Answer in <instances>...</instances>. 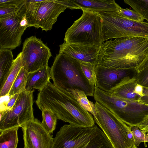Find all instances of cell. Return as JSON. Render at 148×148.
<instances>
[{
    "label": "cell",
    "instance_id": "cell-1",
    "mask_svg": "<svg viewBox=\"0 0 148 148\" xmlns=\"http://www.w3.org/2000/svg\"><path fill=\"white\" fill-rule=\"evenodd\" d=\"M36 103L41 111L49 110L57 119L74 126L86 127L95 125L92 115L81 106L71 93L50 81L39 91Z\"/></svg>",
    "mask_w": 148,
    "mask_h": 148
},
{
    "label": "cell",
    "instance_id": "cell-2",
    "mask_svg": "<svg viewBox=\"0 0 148 148\" xmlns=\"http://www.w3.org/2000/svg\"><path fill=\"white\" fill-rule=\"evenodd\" d=\"M148 55V37L116 38L103 43L98 64L108 68L136 70Z\"/></svg>",
    "mask_w": 148,
    "mask_h": 148
},
{
    "label": "cell",
    "instance_id": "cell-3",
    "mask_svg": "<svg viewBox=\"0 0 148 148\" xmlns=\"http://www.w3.org/2000/svg\"><path fill=\"white\" fill-rule=\"evenodd\" d=\"M51 68V78L57 87L68 92L82 91L86 96H93L95 86L85 75L79 61L59 53Z\"/></svg>",
    "mask_w": 148,
    "mask_h": 148
},
{
    "label": "cell",
    "instance_id": "cell-4",
    "mask_svg": "<svg viewBox=\"0 0 148 148\" xmlns=\"http://www.w3.org/2000/svg\"><path fill=\"white\" fill-rule=\"evenodd\" d=\"M52 148H114L103 131L97 126L76 127L64 125L54 138Z\"/></svg>",
    "mask_w": 148,
    "mask_h": 148
},
{
    "label": "cell",
    "instance_id": "cell-5",
    "mask_svg": "<svg viewBox=\"0 0 148 148\" xmlns=\"http://www.w3.org/2000/svg\"><path fill=\"white\" fill-rule=\"evenodd\" d=\"M82 10L81 17L67 29L64 42L101 47L105 41L101 15L96 12Z\"/></svg>",
    "mask_w": 148,
    "mask_h": 148
},
{
    "label": "cell",
    "instance_id": "cell-6",
    "mask_svg": "<svg viewBox=\"0 0 148 148\" xmlns=\"http://www.w3.org/2000/svg\"><path fill=\"white\" fill-rule=\"evenodd\" d=\"M94 99L130 127L137 126L148 114V105L118 97L95 86Z\"/></svg>",
    "mask_w": 148,
    "mask_h": 148
},
{
    "label": "cell",
    "instance_id": "cell-7",
    "mask_svg": "<svg viewBox=\"0 0 148 148\" xmlns=\"http://www.w3.org/2000/svg\"><path fill=\"white\" fill-rule=\"evenodd\" d=\"M95 122L108 138L114 148H130L134 144L131 127L98 102L94 103Z\"/></svg>",
    "mask_w": 148,
    "mask_h": 148
},
{
    "label": "cell",
    "instance_id": "cell-8",
    "mask_svg": "<svg viewBox=\"0 0 148 148\" xmlns=\"http://www.w3.org/2000/svg\"><path fill=\"white\" fill-rule=\"evenodd\" d=\"M102 20L104 41L121 38H148V23L138 22L126 18L117 12H98Z\"/></svg>",
    "mask_w": 148,
    "mask_h": 148
},
{
    "label": "cell",
    "instance_id": "cell-9",
    "mask_svg": "<svg viewBox=\"0 0 148 148\" xmlns=\"http://www.w3.org/2000/svg\"><path fill=\"white\" fill-rule=\"evenodd\" d=\"M34 91L25 90L20 93L11 110L0 111V132L14 127H20L34 118L33 109Z\"/></svg>",
    "mask_w": 148,
    "mask_h": 148
},
{
    "label": "cell",
    "instance_id": "cell-10",
    "mask_svg": "<svg viewBox=\"0 0 148 148\" xmlns=\"http://www.w3.org/2000/svg\"><path fill=\"white\" fill-rule=\"evenodd\" d=\"M22 66L29 73L48 65L51 53L49 49L40 39L31 36L23 43Z\"/></svg>",
    "mask_w": 148,
    "mask_h": 148
},
{
    "label": "cell",
    "instance_id": "cell-11",
    "mask_svg": "<svg viewBox=\"0 0 148 148\" xmlns=\"http://www.w3.org/2000/svg\"><path fill=\"white\" fill-rule=\"evenodd\" d=\"M22 16L18 12L0 18V49L12 50L19 46L27 27L20 24Z\"/></svg>",
    "mask_w": 148,
    "mask_h": 148
},
{
    "label": "cell",
    "instance_id": "cell-12",
    "mask_svg": "<svg viewBox=\"0 0 148 148\" xmlns=\"http://www.w3.org/2000/svg\"><path fill=\"white\" fill-rule=\"evenodd\" d=\"M66 8L73 9L71 0H42L36 18V27L51 30L59 15Z\"/></svg>",
    "mask_w": 148,
    "mask_h": 148
},
{
    "label": "cell",
    "instance_id": "cell-13",
    "mask_svg": "<svg viewBox=\"0 0 148 148\" xmlns=\"http://www.w3.org/2000/svg\"><path fill=\"white\" fill-rule=\"evenodd\" d=\"M23 133L24 148H52L54 138L34 118L20 126Z\"/></svg>",
    "mask_w": 148,
    "mask_h": 148
},
{
    "label": "cell",
    "instance_id": "cell-14",
    "mask_svg": "<svg viewBox=\"0 0 148 148\" xmlns=\"http://www.w3.org/2000/svg\"><path fill=\"white\" fill-rule=\"evenodd\" d=\"M135 69L108 68L97 64L95 67V86L109 92L125 77Z\"/></svg>",
    "mask_w": 148,
    "mask_h": 148
},
{
    "label": "cell",
    "instance_id": "cell-15",
    "mask_svg": "<svg viewBox=\"0 0 148 148\" xmlns=\"http://www.w3.org/2000/svg\"><path fill=\"white\" fill-rule=\"evenodd\" d=\"M59 52L75 59L80 62H87L95 66L99 60L101 47L69 44L64 42L60 45Z\"/></svg>",
    "mask_w": 148,
    "mask_h": 148
},
{
    "label": "cell",
    "instance_id": "cell-16",
    "mask_svg": "<svg viewBox=\"0 0 148 148\" xmlns=\"http://www.w3.org/2000/svg\"><path fill=\"white\" fill-rule=\"evenodd\" d=\"M137 84L136 75L127 76L108 92L119 98L139 101L140 97L134 92Z\"/></svg>",
    "mask_w": 148,
    "mask_h": 148
},
{
    "label": "cell",
    "instance_id": "cell-17",
    "mask_svg": "<svg viewBox=\"0 0 148 148\" xmlns=\"http://www.w3.org/2000/svg\"><path fill=\"white\" fill-rule=\"evenodd\" d=\"M77 9L97 12H117L121 7L114 0H72Z\"/></svg>",
    "mask_w": 148,
    "mask_h": 148
},
{
    "label": "cell",
    "instance_id": "cell-18",
    "mask_svg": "<svg viewBox=\"0 0 148 148\" xmlns=\"http://www.w3.org/2000/svg\"><path fill=\"white\" fill-rule=\"evenodd\" d=\"M51 68L48 65L33 72L29 73L25 86L27 91L42 90L50 81Z\"/></svg>",
    "mask_w": 148,
    "mask_h": 148
},
{
    "label": "cell",
    "instance_id": "cell-19",
    "mask_svg": "<svg viewBox=\"0 0 148 148\" xmlns=\"http://www.w3.org/2000/svg\"><path fill=\"white\" fill-rule=\"evenodd\" d=\"M14 61L11 50L0 49V89L10 72Z\"/></svg>",
    "mask_w": 148,
    "mask_h": 148
},
{
    "label": "cell",
    "instance_id": "cell-20",
    "mask_svg": "<svg viewBox=\"0 0 148 148\" xmlns=\"http://www.w3.org/2000/svg\"><path fill=\"white\" fill-rule=\"evenodd\" d=\"M23 67L21 52L14 60V63L7 79L2 87L0 89V97L8 96L11 88Z\"/></svg>",
    "mask_w": 148,
    "mask_h": 148
},
{
    "label": "cell",
    "instance_id": "cell-21",
    "mask_svg": "<svg viewBox=\"0 0 148 148\" xmlns=\"http://www.w3.org/2000/svg\"><path fill=\"white\" fill-rule=\"evenodd\" d=\"M19 127H14L0 132V148H17Z\"/></svg>",
    "mask_w": 148,
    "mask_h": 148
},
{
    "label": "cell",
    "instance_id": "cell-22",
    "mask_svg": "<svg viewBox=\"0 0 148 148\" xmlns=\"http://www.w3.org/2000/svg\"><path fill=\"white\" fill-rule=\"evenodd\" d=\"M42 1L25 0V15L29 27H36V16Z\"/></svg>",
    "mask_w": 148,
    "mask_h": 148
},
{
    "label": "cell",
    "instance_id": "cell-23",
    "mask_svg": "<svg viewBox=\"0 0 148 148\" xmlns=\"http://www.w3.org/2000/svg\"><path fill=\"white\" fill-rule=\"evenodd\" d=\"M29 73L22 67L11 88L8 96L19 93L26 90L25 86Z\"/></svg>",
    "mask_w": 148,
    "mask_h": 148
},
{
    "label": "cell",
    "instance_id": "cell-24",
    "mask_svg": "<svg viewBox=\"0 0 148 148\" xmlns=\"http://www.w3.org/2000/svg\"><path fill=\"white\" fill-rule=\"evenodd\" d=\"M69 92L73 95L83 108L93 116L95 114V110L94 103L88 99L84 91L78 90H71Z\"/></svg>",
    "mask_w": 148,
    "mask_h": 148
},
{
    "label": "cell",
    "instance_id": "cell-25",
    "mask_svg": "<svg viewBox=\"0 0 148 148\" xmlns=\"http://www.w3.org/2000/svg\"><path fill=\"white\" fill-rule=\"evenodd\" d=\"M42 112V120L41 124L48 133L51 134L56 128L57 118L55 114L49 110H44Z\"/></svg>",
    "mask_w": 148,
    "mask_h": 148
},
{
    "label": "cell",
    "instance_id": "cell-26",
    "mask_svg": "<svg viewBox=\"0 0 148 148\" xmlns=\"http://www.w3.org/2000/svg\"><path fill=\"white\" fill-rule=\"evenodd\" d=\"M124 2L140 14L148 23V0H124Z\"/></svg>",
    "mask_w": 148,
    "mask_h": 148
},
{
    "label": "cell",
    "instance_id": "cell-27",
    "mask_svg": "<svg viewBox=\"0 0 148 148\" xmlns=\"http://www.w3.org/2000/svg\"><path fill=\"white\" fill-rule=\"evenodd\" d=\"M81 69L85 75L90 84L95 86V66L88 63L80 62Z\"/></svg>",
    "mask_w": 148,
    "mask_h": 148
},
{
    "label": "cell",
    "instance_id": "cell-28",
    "mask_svg": "<svg viewBox=\"0 0 148 148\" xmlns=\"http://www.w3.org/2000/svg\"><path fill=\"white\" fill-rule=\"evenodd\" d=\"M134 144L137 147L140 144L144 142L148 143V135L146 133L140 130L137 127H131Z\"/></svg>",
    "mask_w": 148,
    "mask_h": 148
},
{
    "label": "cell",
    "instance_id": "cell-29",
    "mask_svg": "<svg viewBox=\"0 0 148 148\" xmlns=\"http://www.w3.org/2000/svg\"><path fill=\"white\" fill-rule=\"evenodd\" d=\"M121 16L128 19L138 22H143L144 18L139 13L132 10L121 8L117 11Z\"/></svg>",
    "mask_w": 148,
    "mask_h": 148
},
{
    "label": "cell",
    "instance_id": "cell-30",
    "mask_svg": "<svg viewBox=\"0 0 148 148\" xmlns=\"http://www.w3.org/2000/svg\"><path fill=\"white\" fill-rule=\"evenodd\" d=\"M137 84L148 88V66L136 75Z\"/></svg>",
    "mask_w": 148,
    "mask_h": 148
},
{
    "label": "cell",
    "instance_id": "cell-31",
    "mask_svg": "<svg viewBox=\"0 0 148 148\" xmlns=\"http://www.w3.org/2000/svg\"><path fill=\"white\" fill-rule=\"evenodd\" d=\"M25 1V0H0V8H20L24 3Z\"/></svg>",
    "mask_w": 148,
    "mask_h": 148
},
{
    "label": "cell",
    "instance_id": "cell-32",
    "mask_svg": "<svg viewBox=\"0 0 148 148\" xmlns=\"http://www.w3.org/2000/svg\"><path fill=\"white\" fill-rule=\"evenodd\" d=\"M21 7L19 8L9 7H0V18H4L9 15L17 13Z\"/></svg>",
    "mask_w": 148,
    "mask_h": 148
},
{
    "label": "cell",
    "instance_id": "cell-33",
    "mask_svg": "<svg viewBox=\"0 0 148 148\" xmlns=\"http://www.w3.org/2000/svg\"><path fill=\"white\" fill-rule=\"evenodd\" d=\"M20 93L9 96V99L3 104V108L0 111H7L11 110L15 105Z\"/></svg>",
    "mask_w": 148,
    "mask_h": 148
},
{
    "label": "cell",
    "instance_id": "cell-34",
    "mask_svg": "<svg viewBox=\"0 0 148 148\" xmlns=\"http://www.w3.org/2000/svg\"><path fill=\"white\" fill-rule=\"evenodd\" d=\"M137 127L144 132L148 133V114Z\"/></svg>",
    "mask_w": 148,
    "mask_h": 148
},
{
    "label": "cell",
    "instance_id": "cell-35",
    "mask_svg": "<svg viewBox=\"0 0 148 148\" xmlns=\"http://www.w3.org/2000/svg\"><path fill=\"white\" fill-rule=\"evenodd\" d=\"M143 96L140 97L139 101L144 104L148 105V88L143 87Z\"/></svg>",
    "mask_w": 148,
    "mask_h": 148
},
{
    "label": "cell",
    "instance_id": "cell-36",
    "mask_svg": "<svg viewBox=\"0 0 148 148\" xmlns=\"http://www.w3.org/2000/svg\"><path fill=\"white\" fill-rule=\"evenodd\" d=\"M148 66V55L136 69V73H138L144 68Z\"/></svg>",
    "mask_w": 148,
    "mask_h": 148
},
{
    "label": "cell",
    "instance_id": "cell-37",
    "mask_svg": "<svg viewBox=\"0 0 148 148\" xmlns=\"http://www.w3.org/2000/svg\"><path fill=\"white\" fill-rule=\"evenodd\" d=\"M143 87L140 85L137 84L134 88V93L141 97L143 96Z\"/></svg>",
    "mask_w": 148,
    "mask_h": 148
},
{
    "label": "cell",
    "instance_id": "cell-38",
    "mask_svg": "<svg viewBox=\"0 0 148 148\" xmlns=\"http://www.w3.org/2000/svg\"><path fill=\"white\" fill-rule=\"evenodd\" d=\"M130 148H138L134 144L133 146Z\"/></svg>",
    "mask_w": 148,
    "mask_h": 148
}]
</instances>
